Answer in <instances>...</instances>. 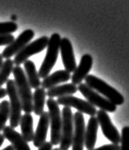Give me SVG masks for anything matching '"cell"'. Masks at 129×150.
<instances>
[{
	"label": "cell",
	"mask_w": 129,
	"mask_h": 150,
	"mask_svg": "<svg viewBox=\"0 0 129 150\" xmlns=\"http://www.w3.org/2000/svg\"><path fill=\"white\" fill-rule=\"evenodd\" d=\"M11 20H12V22L16 21V20H17V16H16V15H13V16H11Z\"/></svg>",
	"instance_id": "obj_34"
},
{
	"label": "cell",
	"mask_w": 129,
	"mask_h": 150,
	"mask_svg": "<svg viewBox=\"0 0 129 150\" xmlns=\"http://www.w3.org/2000/svg\"><path fill=\"white\" fill-rule=\"evenodd\" d=\"M77 86L73 83H65L62 85H57L51 88L48 89L46 96L49 98L53 97H62L66 96H72L77 93Z\"/></svg>",
	"instance_id": "obj_19"
},
{
	"label": "cell",
	"mask_w": 129,
	"mask_h": 150,
	"mask_svg": "<svg viewBox=\"0 0 129 150\" xmlns=\"http://www.w3.org/2000/svg\"><path fill=\"white\" fill-rule=\"evenodd\" d=\"M71 79V74L66 70H58L49 74L41 82V87L44 89H49L62 83H66Z\"/></svg>",
	"instance_id": "obj_18"
},
{
	"label": "cell",
	"mask_w": 129,
	"mask_h": 150,
	"mask_svg": "<svg viewBox=\"0 0 129 150\" xmlns=\"http://www.w3.org/2000/svg\"><path fill=\"white\" fill-rule=\"evenodd\" d=\"M38 150H53V145L50 142H45V144L38 148Z\"/></svg>",
	"instance_id": "obj_29"
},
{
	"label": "cell",
	"mask_w": 129,
	"mask_h": 150,
	"mask_svg": "<svg viewBox=\"0 0 129 150\" xmlns=\"http://www.w3.org/2000/svg\"><path fill=\"white\" fill-rule=\"evenodd\" d=\"M49 127V113L44 111L40 115L39 122L36 127V132L34 134L33 144L36 148H39L46 142L48 129Z\"/></svg>",
	"instance_id": "obj_15"
},
{
	"label": "cell",
	"mask_w": 129,
	"mask_h": 150,
	"mask_svg": "<svg viewBox=\"0 0 129 150\" xmlns=\"http://www.w3.org/2000/svg\"><path fill=\"white\" fill-rule=\"evenodd\" d=\"M73 136H72V150H83L85 145L86 125L83 114L79 111L73 115Z\"/></svg>",
	"instance_id": "obj_12"
},
{
	"label": "cell",
	"mask_w": 129,
	"mask_h": 150,
	"mask_svg": "<svg viewBox=\"0 0 129 150\" xmlns=\"http://www.w3.org/2000/svg\"><path fill=\"white\" fill-rule=\"evenodd\" d=\"M59 52L61 54L62 61L65 68V70L69 72L70 74L73 73L76 68V63L74 56L73 47L69 39L66 37L61 39L59 45Z\"/></svg>",
	"instance_id": "obj_13"
},
{
	"label": "cell",
	"mask_w": 129,
	"mask_h": 150,
	"mask_svg": "<svg viewBox=\"0 0 129 150\" xmlns=\"http://www.w3.org/2000/svg\"><path fill=\"white\" fill-rule=\"evenodd\" d=\"M35 36V32L31 29H27L22 32L18 35V38L8 45H7L2 52V56L4 59H10L12 56L16 55L17 54L22 50Z\"/></svg>",
	"instance_id": "obj_11"
},
{
	"label": "cell",
	"mask_w": 129,
	"mask_h": 150,
	"mask_svg": "<svg viewBox=\"0 0 129 150\" xmlns=\"http://www.w3.org/2000/svg\"><path fill=\"white\" fill-rule=\"evenodd\" d=\"M13 74L14 76V82L18 96L22 102V108L25 113L31 114L32 111V96L31 88L26 77L25 71L20 65L13 67Z\"/></svg>",
	"instance_id": "obj_1"
},
{
	"label": "cell",
	"mask_w": 129,
	"mask_h": 150,
	"mask_svg": "<svg viewBox=\"0 0 129 150\" xmlns=\"http://www.w3.org/2000/svg\"><path fill=\"white\" fill-rule=\"evenodd\" d=\"M49 109V126H50V143L52 145H58L61 139L62 133V114L58 102L53 98L46 101Z\"/></svg>",
	"instance_id": "obj_4"
},
{
	"label": "cell",
	"mask_w": 129,
	"mask_h": 150,
	"mask_svg": "<svg viewBox=\"0 0 129 150\" xmlns=\"http://www.w3.org/2000/svg\"><path fill=\"white\" fill-rule=\"evenodd\" d=\"M10 116L9 102L4 100L0 103V132L6 126V123Z\"/></svg>",
	"instance_id": "obj_24"
},
{
	"label": "cell",
	"mask_w": 129,
	"mask_h": 150,
	"mask_svg": "<svg viewBox=\"0 0 129 150\" xmlns=\"http://www.w3.org/2000/svg\"><path fill=\"white\" fill-rule=\"evenodd\" d=\"M13 60L11 59H7L3 63L0 69V88H2V86L8 80L9 75L13 72Z\"/></svg>",
	"instance_id": "obj_23"
},
{
	"label": "cell",
	"mask_w": 129,
	"mask_h": 150,
	"mask_svg": "<svg viewBox=\"0 0 129 150\" xmlns=\"http://www.w3.org/2000/svg\"><path fill=\"white\" fill-rule=\"evenodd\" d=\"M61 41V36L58 33H53L49 38L47 45L46 54L42 62V64L39 70V76L40 79H45L51 72L53 66L55 65L59 54V45Z\"/></svg>",
	"instance_id": "obj_3"
},
{
	"label": "cell",
	"mask_w": 129,
	"mask_h": 150,
	"mask_svg": "<svg viewBox=\"0 0 129 150\" xmlns=\"http://www.w3.org/2000/svg\"><path fill=\"white\" fill-rule=\"evenodd\" d=\"M91 150H120V146L118 144H105L101 147H99L97 149H93Z\"/></svg>",
	"instance_id": "obj_28"
},
{
	"label": "cell",
	"mask_w": 129,
	"mask_h": 150,
	"mask_svg": "<svg viewBox=\"0 0 129 150\" xmlns=\"http://www.w3.org/2000/svg\"><path fill=\"white\" fill-rule=\"evenodd\" d=\"M48 42H49V37L46 35H43L39 39L27 44L22 50H21L15 55L13 64L16 65H20L32 55L42 52L47 47Z\"/></svg>",
	"instance_id": "obj_8"
},
{
	"label": "cell",
	"mask_w": 129,
	"mask_h": 150,
	"mask_svg": "<svg viewBox=\"0 0 129 150\" xmlns=\"http://www.w3.org/2000/svg\"><path fill=\"white\" fill-rule=\"evenodd\" d=\"M23 64H24L26 77L31 88L34 89L39 88L41 86V81L40 79L39 74L36 70V67L34 62L31 59H27Z\"/></svg>",
	"instance_id": "obj_20"
},
{
	"label": "cell",
	"mask_w": 129,
	"mask_h": 150,
	"mask_svg": "<svg viewBox=\"0 0 129 150\" xmlns=\"http://www.w3.org/2000/svg\"><path fill=\"white\" fill-rule=\"evenodd\" d=\"M3 135L7 139L15 150H31L30 146L22 136L11 126H5L3 129Z\"/></svg>",
	"instance_id": "obj_16"
},
{
	"label": "cell",
	"mask_w": 129,
	"mask_h": 150,
	"mask_svg": "<svg viewBox=\"0 0 129 150\" xmlns=\"http://www.w3.org/2000/svg\"><path fill=\"white\" fill-rule=\"evenodd\" d=\"M86 80V84L90 88L97 92L99 94H102L104 97L115 106H121L124 102V97L118 91L114 88L112 86L105 83L104 80L99 79L94 75H87Z\"/></svg>",
	"instance_id": "obj_2"
},
{
	"label": "cell",
	"mask_w": 129,
	"mask_h": 150,
	"mask_svg": "<svg viewBox=\"0 0 129 150\" xmlns=\"http://www.w3.org/2000/svg\"><path fill=\"white\" fill-rule=\"evenodd\" d=\"M53 150H60L59 149H58V148H55V149H53Z\"/></svg>",
	"instance_id": "obj_35"
},
{
	"label": "cell",
	"mask_w": 129,
	"mask_h": 150,
	"mask_svg": "<svg viewBox=\"0 0 129 150\" xmlns=\"http://www.w3.org/2000/svg\"><path fill=\"white\" fill-rule=\"evenodd\" d=\"M4 140H5L4 136L3 134H0V147L3 145V144H4Z\"/></svg>",
	"instance_id": "obj_31"
},
{
	"label": "cell",
	"mask_w": 129,
	"mask_h": 150,
	"mask_svg": "<svg viewBox=\"0 0 129 150\" xmlns=\"http://www.w3.org/2000/svg\"><path fill=\"white\" fill-rule=\"evenodd\" d=\"M120 144V150H129V126H125L122 129Z\"/></svg>",
	"instance_id": "obj_26"
},
{
	"label": "cell",
	"mask_w": 129,
	"mask_h": 150,
	"mask_svg": "<svg viewBox=\"0 0 129 150\" xmlns=\"http://www.w3.org/2000/svg\"><path fill=\"white\" fill-rule=\"evenodd\" d=\"M96 115L99 126L101 127L102 132L105 138L114 144H119L121 140L120 134L115 126L113 125L108 113L104 110H97Z\"/></svg>",
	"instance_id": "obj_9"
},
{
	"label": "cell",
	"mask_w": 129,
	"mask_h": 150,
	"mask_svg": "<svg viewBox=\"0 0 129 150\" xmlns=\"http://www.w3.org/2000/svg\"><path fill=\"white\" fill-rule=\"evenodd\" d=\"M62 133L60 139V150H68L72 146L73 136V114L70 107L63 106L62 112Z\"/></svg>",
	"instance_id": "obj_7"
},
{
	"label": "cell",
	"mask_w": 129,
	"mask_h": 150,
	"mask_svg": "<svg viewBox=\"0 0 129 150\" xmlns=\"http://www.w3.org/2000/svg\"><path fill=\"white\" fill-rule=\"evenodd\" d=\"M18 26L15 22H0V35L12 34L18 30Z\"/></svg>",
	"instance_id": "obj_25"
},
{
	"label": "cell",
	"mask_w": 129,
	"mask_h": 150,
	"mask_svg": "<svg viewBox=\"0 0 129 150\" xmlns=\"http://www.w3.org/2000/svg\"><path fill=\"white\" fill-rule=\"evenodd\" d=\"M7 96V91L4 88H0V99L4 98Z\"/></svg>",
	"instance_id": "obj_30"
},
{
	"label": "cell",
	"mask_w": 129,
	"mask_h": 150,
	"mask_svg": "<svg viewBox=\"0 0 129 150\" xmlns=\"http://www.w3.org/2000/svg\"><path fill=\"white\" fill-rule=\"evenodd\" d=\"M3 63H4V58L2 56V54H0V69H1V66L3 64Z\"/></svg>",
	"instance_id": "obj_33"
},
{
	"label": "cell",
	"mask_w": 129,
	"mask_h": 150,
	"mask_svg": "<svg viewBox=\"0 0 129 150\" xmlns=\"http://www.w3.org/2000/svg\"><path fill=\"white\" fill-rule=\"evenodd\" d=\"M58 105H61L67 107H74L81 113H85L90 116H95L97 113L96 107L90 104L89 102L86 100L81 99L79 97L74 96H66V97H58L56 101Z\"/></svg>",
	"instance_id": "obj_10"
},
{
	"label": "cell",
	"mask_w": 129,
	"mask_h": 150,
	"mask_svg": "<svg viewBox=\"0 0 129 150\" xmlns=\"http://www.w3.org/2000/svg\"><path fill=\"white\" fill-rule=\"evenodd\" d=\"M15 37L13 34H5V35H0V46L2 45H8L13 40Z\"/></svg>",
	"instance_id": "obj_27"
},
{
	"label": "cell",
	"mask_w": 129,
	"mask_h": 150,
	"mask_svg": "<svg viewBox=\"0 0 129 150\" xmlns=\"http://www.w3.org/2000/svg\"><path fill=\"white\" fill-rule=\"evenodd\" d=\"M7 95L9 97V107H10V126L13 129L18 127L22 118V102L18 96V91L14 80L8 79L6 83Z\"/></svg>",
	"instance_id": "obj_5"
},
{
	"label": "cell",
	"mask_w": 129,
	"mask_h": 150,
	"mask_svg": "<svg viewBox=\"0 0 129 150\" xmlns=\"http://www.w3.org/2000/svg\"><path fill=\"white\" fill-rule=\"evenodd\" d=\"M45 99L46 92L45 89L42 88H36L32 96V111L36 115H40L45 111Z\"/></svg>",
	"instance_id": "obj_22"
},
{
	"label": "cell",
	"mask_w": 129,
	"mask_h": 150,
	"mask_svg": "<svg viewBox=\"0 0 129 150\" xmlns=\"http://www.w3.org/2000/svg\"><path fill=\"white\" fill-rule=\"evenodd\" d=\"M77 89L86 99V101L95 107H99L100 110H104L106 112H114L117 110V106L105 97H102L95 90L90 88L86 83L79 84Z\"/></svg>",
	"instance_id": "obj_6"
},
{
	"label": "cell",
	"mask_w": 129,
	"mask_h": 150,
	"mask_svg": "<svg viewBox=\"0 0 129 150\" xmlns=\"http://www.w3.org/2000/svg\"><path fill=\"white\" fill-rule=\"evenodd\" d=\"M93 65V58L89 54H84L81 59L80 64L71 76L72 83L79 85L86 78Z\"/></svg>",
	"instance_id": "obj_14"
},
{
	"label": "cell",
	"mask_w": 129,
	"mask_h": 150,
	"mask_svg": "<svg viewBox=\"0 0 129 150\" xmlns=\"http://www.w3.org/2000/svg\"><path fill=\"white\" fill-rule=\"evenodd\" d=\"M99 123L95 116H90L85 132V146L87 150L93 149L97 140Z\"/></svg>",
	"instance_id": "obj_17"
},
{
	"label": "cell",
	"mask_w": 129,
	"mask_h": 150,
	"mask_svg": "<svg viewBox=\"0 0 129 150\" xmlns=\"http://www.w3.org/2000/svg\"><path fill=\"white\" fill-rule=\"evenodd\" d=\"M1 150H15V149H14L12 145H8V146H7V147H5L4 149H1Z\"/></svg>",
	"instance_id": "obj_32"
},
{
	"label": "cell",
	"mask_w": 129,
	"mask_h": 150,
	"mask_svg": "<svg viewBox=\"0 0 129 150\" xmlns=\"http://www.w3.org/2000/svg\"><path fill=\"white\" fill-rule=\"evenodd\" d=\"M33 117L29 113H25L22 115V118L20 120V126L22 130V136L23 139L28 142L33 141L34 139V129H33Z\"/></svg>",
	"instance_id": "obj_21"
}]
</instances>
